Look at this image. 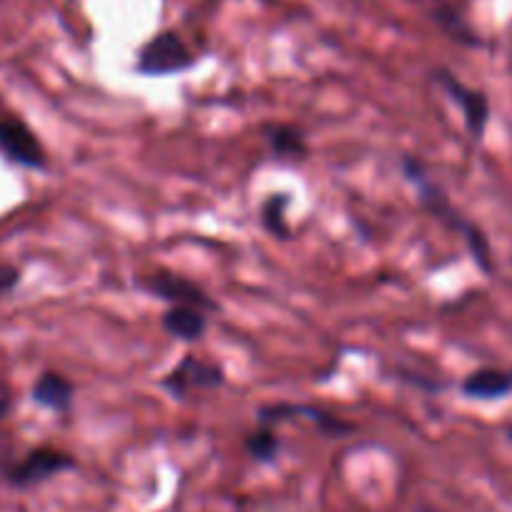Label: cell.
Here are the masks:
<instances>
[{
    "instance_id": "ac0fdd59",
    "label": "cell",
    "mask_w": 512,
    "mask_h": 512,
    "mask_svg": "<svg viewBox=\"0 0 512 512\" xmlns=\"http://www.w3.org/2000/svg\"><path fill=\"white\" fill-rule=\"evenodd\" d=\"M507 437H510V440H512V427H510V432H507Z\"/></svg>"
},
{
    "instance_id": "52a82bcc",
    "label": "cell",
    "mask_w": 512,
    "mask_h": 512,
    "mask_svg": "<svg viewBox=\"0 0 512 512\" xmlns=\"http://www.w3.org/2000/svg\"><path fill=\"white\" fill-rule=\"evenodd\" d=\"M76 467V457L68 455V452L56 450V447H38V450L28 452L26 460H21L8 470V480L16 487H31L38 485V482L51 480L61 472L76 470Z\"/></svg>"
},
{
    "instance_id": "e0dca14e",
    "label": "cell",
    "mask_w": 512,
    "mask_h": 512,
    "mask_svg": "<svg viewBox=\"0 0 512 512\" xmlns=\"http://www.w3.org/2000/svg\"><path fill=\"white\" fill-rule=\"evenodd\" d=\"M18 282H21V272L11 264H0V294H8L11 289H16Z\"/></svg>"
},
{
    "instance_id": "6da1fadb",
    "label": "cell",
    "mask_w": 512,
    "mask_h": 512,
    "mask_svg": "<svg viewBox=\"0 0 512 512\" xmlns=\"http://www.w3.org/2000/svg\"><path fill=\"white\" fill-rule=\"evenodd\" d=\"M400 171L417 191V199H420V206L432 216L435 221H440L445 229L455 231L457 236H462L470 249L472 259H475L477 267L485 274H492V251L490 241L482 234V229L477 224H472L467 216H462L460 209H455V204L450 201L447 191L432 179L430 169L425 166V161L420 156H402Z\"/></svg>"
},
{
    "instance_id": "277c9868",
    "label": "cell",
    "mask_w": 512,
    "mask_h": 512,
    "mask_svg": "<svg viewBox=\"0 0 512 512\" xmlns=\"http://www.w3.org/2000/svg\"><path fill=\"white\" fill-rule=\"evenodd\" d=\"M226 382V372L219 362L199 359L196 354H184L179 364L161 377V390L169 392L174 400H184L194 390H219Z\"/></svg>"
},
{
    "instance_id": "ba28073f",
    "label": "cell",
    "mask_w": 512,
    "mask_h": 512,
    "mask_svg": "<svg viewBox=\"0 0 512 512\" xmlns=\"http://www.w3.org/2000/svg\"><path fill=\"white\" fill-rule=\"evenodd\" d=\"M0 151L18 166L26 169H46L48 156L38 136L18 118L0 121Z\"/></svg>"
},
{
    "instance_id": "5bb4252c",
    "label": "cell",
    "mask_w": 512,
    "mask_h": 512,
    "mask_svg": "<svg viewBox=\"0 0 512 512\" xmlns=\"http://www.w3.org/2000/svg\"><path fill=\"white\" fill-rule=\"evenodd\" d=\"M292 206V196L279 191V194H269L259 206V221L264 229L274 236V239L289 241L292 239V226L287 221V211Z\"/></svg>"
},
{
    "instance_id": "9c48e42d",
    "label": "cell",
    "mask_w": 512,
    "mask_h": 512,
    "mask_svg": "<svg viewBox=\"0 0 512 512\" xmlns=\"http://www.w3.org/2000/svg\"><path fill=\"white\" fill-rule=\"evenodd\" d=\"M262 136L277 161H304L309 156L307 136L292 123H267Z\"/></svg>"
},
{
    "instance_id": "5b68a950",
    "label": "cell",
    "mask_w": 512,
    "mask_h": 512,
    "mask_svg": "<svg viewBox=\"0 0 512 512\" xmlns=\"http://www.w3.org/2000/svg\"><path fill=\"white\" fill-rule=\"evenodd\" d=\"M284 420H309L314 427H317L322 435L337 437V440H344L347 435H352L354 425L352 422L342 420L334 412L324 410L319 405H294V402H277V405H264L256 410V422L259 425H277V422Z\"/></svg>"
},
{
    "instance_id": "9a60e30c",
    "label": "cell",
    "mask_w": 512,
    "mask_h": 512,
    "mask_svg": "<svg viewBox=\"0 0 512 512\" xmlns=\"http://www.w3.org/2000/svg\"><path fill=\"white\" fill-rule=\"evenodd\" d=\"M279 437L272 425H259L244 437V450L249 452L251 460L262 462V465H272L279 457Z\"/></svg>"
},
{
    "instance_id": "30bf717a",
    "label": "cell",
    "mask_w": 512,
    "mask_h": 512,
    "mask_svg": "<svg viewBox=\"0 0 512 512\" xmlns=\"http://www.w3.org/2000/svg\"><path fill=\"white\" fill-rule=\"evenodd\" d=\"M76 400V384L61 372H43L33 384V402L51 412H68Z\"/></svg>"
},
{
    "instance_id": "2e32d148",
    "label": "cell",
    "mask_w": 512,
    "mask_h": 512,
    "mask_svg": "<svg viewBox=\"0 0 512 512\" xmlns=\"http://www.w3.org/2000/svg\"><path fill=\"white\" fill-rule=\"evenodd\" d=\"M397 377H400L402 382L412 384V387H420V390H427V392H435V390H440V384H437L435 379H425V374L407 372V369H397Z\"/></svg>"
},
{
    "instance_id": "8992f818",
    "label": "cell",
    "mask_w": 512,
    "mask_h": 512,
    "mask_svg": "<svg viewBox=\"0 0 512 512\" xmlns=\"http://www.w3.org/2000/svg\"><path fill=\"white\" fill-rule=\"evenodd\" d=\"M432 78H435L442 86V91L460 106L462 116H465L467 131H470L472 139L480 141L482 136H485L487 121H490V101H487L485 93L477 91V88L465 86V83H462L455 73L447 71V68H435V71H432Z\"/></svg>"
},
{
    "instance_id": "7c38bea8",
    "label": "cell",
    "mask_w": 512,
    "mask_h": 512,
    "mask_svg": "<svg viewBox=\"0 0 512 512\" xmlns=\"http://www.w3.org/2000/svg\"><path fill=\"white\" fill-rule=\"evenodd\" d=\"M460 390L470 400H502L512 392V372H502L495 367L477 369L467 374Z\"/></svg>"
},
{
    "instance_id": "3957f363",
    "label": "cell",
    "mask_w": 512,
    "mask_h": 512,
    "mask_svg": "<svg viewBox=\"0 0 512 512\" xmlns=\"http://www.w3.org/2000/svg\"><path fill=\"white\" fill-rule=\"evenodd\" d=\"M136 287L149 294V297L164 299L171 307H196L206 314L219 312V302L211 299V294L201 284L176 272H169V269H156L154 274L141 279Z\"/></svg>"
},
{
    "instance_id": "4fadbf2b",
    "label": "cell",
    "mask_w": 512,
    "mask_h": 512,
    "mask_svg": "<svg viewBox=\"0 0 512 512\" xmlns=\"http://www.w3.org/2000/svg\"><path fill=\"white\" fill-rule=\"evenodd\" d=\"M430 16H432V21L437 23V28H440L447 38H452V41L460 43V46H467V48L482 46V38L477 36L475 28L465 21V16L460 13V8L452 6V3H447V0H437L435 6H432Z\"/></svg>"
},
{
    "instance_id": "8fae6325",
    "label": "cell",
    "mask_w": 512,
    "mask_h": 512,
    "mask_svg": "<svg viewBox=\"0 0 512 512\" xmlns=\"http://www.w3.org/2000/svg\"><path fill=\"white\" fill-rule=\"evenodd\" d=\"M161 327L179 342H199L209 329V317L196 307H169L161 314Z\"/></svg>"
},
{
    "instance_id": "7a4b0ae2",
    "label": "cell",
    "mask_w": 512,
    "mask_h": 512,
    "mask_svg": "<svg viewBox=\"0 0 512 512\" xmlns=\"http://www.w3.org/2000/svg\"><path fill=\"white\" fill-rule=\"evenodd\" d=\"M196 66V53L176 31H161L136 53L134 71L144 78L179 76Z\"/></svg>"
}]
</instances>
